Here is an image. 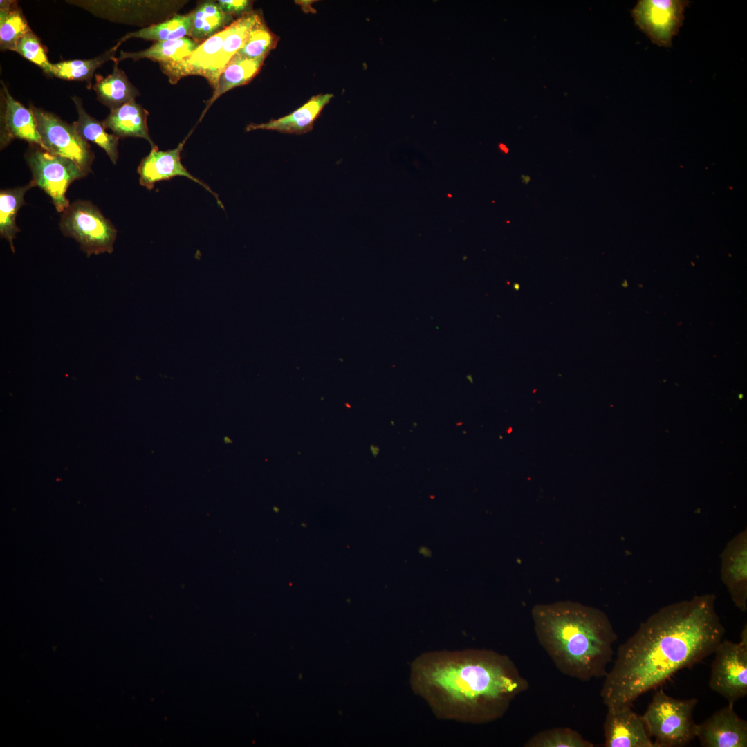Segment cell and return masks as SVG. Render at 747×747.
<instances>
[{
  "label": "cell",
  "mask_w": 747,
  "mask_h": 747,
  "mask_svg": "<svg viewBox=\"0 0 747 747\" xmlns=\"http://www.w3.org/2000/svg\"><path fill=\"white\" fill-rule=\"evenodd\" d=\"M263 21L258 12H250L243 15L226 27V34L218 59L212 69L209 84L214 90L216 88L221 73L243 46L251 30Z\"/></svg>",
  "instance_id": "cell-17"
},
{
  "label": "cell",
  "mask_w": 747,
  "mask_h": 747,
  "mask_svg": "<svg viewBox=\"0 0 747 747\" xmlns=\"http://www.w3.org/2000/svg\"><path fill=\"white\" fill-rule=\"evenodd\" d=\"M409 683L439 719L472 724L500 719L528 688L507 655L483 649L422 653L410 664Z\"/></svg>",
  "instance_id": "cell-2"
},
{
  "label": "cell",
  "mask_w": 747,
  "mask_h": 747,
  "mask_svg": "<svg viewBox=\"0 0 747 747\" xmlns=\"http://www.w3.org/2000/svg\"><path fill=\"white\" fill-rule=\"evenodd\" d=\"M697 699H679L658 690L642 715L646 729L654 738L655 747H682L696 737L693 720Z\"/></svg>",
  "instance_id": "cell-4"
},
{
  "label": "cell",
  "mask_w": 747,
  "mask_h": 747,
  "mask_svg": "<svg viewBox=\"0 0 747 747\" xmlns=\"http://www.w3.org/2000/svg\"><path fill=\"white\" fill-rule=\"evenodd\" d=\"M190 13L192 26L189 37L200 44L234 21L233 16L224 12L215 1L201 3Z\"/></svg>",
  "instance_id": "cell-21"
},
{
  "label": "cell",
  "mask_w": 747,
  "mask_h": 747,
  "mask_svg": "<svg viewBox=\"0 0 747 747\" xmlns=\"http://www.w3.org/2000/svg\"><path fill=\"white\" fill-rule=\"evenodd\" d=\"M714 653L709 687L728 703H734L747 694L746 624L739 643L722 640Z\"/></svg>",
  "instance_id": "cell-7"
},
{
  "label": "cell",
  "mask_w": 747,
  "mask_h": 747,
  "mask_svg": "<svg viewBox=\"0 0 747 747\" xmlns=\"http://www.w3.org/2000/svg\"><path fill=\"white\" fill-rule=\"evenodd\" d=\"M25 158L32 172L31 181L51 198L56 210L63 212L70 205L66 196L68 187L87 174L73 160L37 145H30Z\"/></svg>",
  "instance_id": "cell-6"
},
{
  "label": "cell",
  "mask_w": 747,
  "mask_h": 747,
  "mask_svg": "<svg viewBox=\"0 0 747 747\" xmlns=\"http://www.w3.org/2000/svg\"><path fill=\"white\" fill-rule=\"evenodd\" d=\"M30 30L31 29L17 3L14 1H1V49L15 51L19 40Z\"/></svg>",
  "instance_id": "cell-26"
},
{
  "label": "cell",
  "mask_w": 747,
  "mask_h": 747,
  "mask_svg": "<svg viewBox=\"0 0 747 747\" xmlns=\"http://www.w3.org/2000/svg\"><path fill=\"white\" fill-rule=\"evenodd\" d=\"M734 703L714 712L697 724L696 737L703 747H746L747 722L735 712Z\"/></svg>",
  "instance_id": "cell-11"
},
{
  "label": "cell",
  "mask_w": 747,
  "mask_h": 747,
  "mask_svg": "<svg viewBox=\"0 0 747 747\" xmlns=\"http://www.w3.org/2000/svg\"><path fill=\"white\" fill-rule=\"evenodd\" d=\"M370 450L374 457H376L380 452V448L374 445H371Z\"/></svg>",
  "instance_id": "cell-32"
},
{
  "label": "cell",
  "mask_w": 747,
  "mask_h": 747,
  "mask_svg": "<svg viewBox=\"0 0 747 747\" xmlns=\"http://www.w3.org/2000/svg\"><path fill=\"white\" fill-rule=\"evenodd\" d=\"M199 45L200 43L187 37L158 42L141 51L124 52L122 50L120 56L116 58V61L120 62L125 59L133 60L149 59L158 62L160 64L177 63L189 56Z\"/></svg>",
  "instance_id": "cell-22"
},
{
  "label": "cell",
  "mask_w": 747,
  "mask_h": 747,
  "mask_svg": "<svg viewBox=\"0 0 747 747\" xmlns=\"http://www.w3.org/2000/svg\"><path fill=\"white\" fill-rule=\"evenodd\" d=\"M603 729L605 747H655L642 717L631 706L608 708Z\"/></svg>",
  "instance_id": "cell-13"
},
{
  "label": "cell",
  "mask_w": 747,
  "mask_h": 747,
  "mask_svg": "<svg viewBox=\"0 0 747 747\" xmlns=\"http://www.w3.org/2000/svg\"><path fill=\"white\" fill-rule=\"evenodd\" d=\"M463 422H457V423H456V425L457 426H459V425L460 426V425H463Z\"/></svg>",
  "instance_id": "cell-33"
},
{
  "label": "cell",
  "mask_w": 747,
  "mask_h": 747,
  "mask_svg": "<svg viewBox=\"0 0 747 747\" xmlns=\"http://www.w3.org/2000/svg\"><path fill=\"white\" fill-rule=\"evenodd\" d=\"M59 227L64 236L79 243L88 257L113 250L117 230L89 201L77 200L70 204L61 216Z\"/></svg>",
  "instance_id": "cell-5"
},
{
  "label": "cell",
  "mask_w": 747,
  "mask_h": 747,
  "mask_svg": "<svg viewBox=\"0 0 747 747\" xmlns=\"http://www.w3.org/2000/svg\"><path fill=\"white\" fill-rule=\"evenodd\" d=\"M226 28L200 44L189 56L179 62L160 64L169 81L175 84L188 75H199L209 82L221 49Z\"/></svg>",
  "instance_id": "cell-15"
},
{
  "label": "cell",
  "mask_w": 747,
  "mask_h": 747,
  "mask_svg": "<svg viewBox=\"0 0 747 747\" xmlns=\"http://www.w3.org/2000/svg\"><path fill=\"white\" fill-rule=\"evenodd\" d=\"M531 615L538 642L562 673L584 681L606 676L618 637L604 611L564 600L536 605Z\"/></svg>",
  "instance_id": "cell-3"
},
{
  "label": "cell",
  "mask_w": 747,
  "mask_h": 747,
  "mask_svg": "<svg viewBox=\"0 0 747 747\" xmlns=\"http://www.w3.org/2000/svg\"><path fill=\"white\" fill-rule=\"evenodd\" d=\"M1 102V149L15 139L24 140L30 145L42 147L32 109L26 108L14 99L2 82Z\"/></svg>",
  "instance_id": "cell-14"
},
{
  "label": "cell",
  "mask_w": 747,
  "mask_h": 747,
  "mask_svg": "<svg viewBox=\"0 0 747 747\" xmlns=\"http://www.w3.org/2000/svg\"><path fill=\"white\" fill-rule=\"evenodd\" d=\"M35 116L42 148L52 154L75 162L86 174L91 170L94 154L73 124L50 112L30 105Z\"/></svg>",
  "instance_id": "cell-8"
},
{
  "label": "cell",
  "mask_w": 747,
  "mask_h": 747,
  "mask_svg": "<svg viewBox=\"0 0 747 747\" xmlns=\"http://www.w3.org/2000/svg\"><path fill=\"white\" fill-rule=\"evenodd\" d=\"M222 10L232 16H243L251 11V1L246 0H219L217 1Z\"/></svg>",
  "instance_id": "cell-31"
},
{
  "label": "cell",
  "mask_w": 747,
  "mask_h": 747,
  "mask_svg": "<svg viewBox=\"0 0 747 747\" xmlns=\"http://www.w3.org/2000/svg\"><path fill=\"white\" fill-rule=\"evenodd\" d=\"M35 185L31 181L27 185L15 188L1 190L0 192V234L6 239L15 252L13 240L20 232L15 220L20 208L26 204L24 195Z\"/></svg>",
  "instance_id": "cell-24"
},
{
  "label": "cell",
  "mask_w": 747,
  "mask_h": 747,
  "mask_svg": "<svg viewBox=\"0 0 747 747\" xmlns=\"http://www.w3.org/2000/svg\"><path fill=\"white\" fill-rule=\"evenodd\" d=\"M524 747H593L576 730L569 728H553L532 736Z\"/></svg>",
  "instance_id": "cell-28"
},
{
  "label": "cell",
  "mask_w": 747,
  "mask_h": 747,
  "mask_svg": "<svg viewBox=\"0 0 747 747\" xmlns=\"http://www.w3.org/2000/svg\"><path fill=\"white\" fill-rule=\"evenodd\" d=\"M721 579L735 605L747 610V530L745 528L726 544L721 555Z\"/></svg>",
  "instance_id": "cell-12"
},
{
  "label": "cell",
  "mask_w": 747,
  "mask_h": 747,
  "mask_svg": "<svg viewBox=\"0 0 747 747\" xmlns=\"http://www.w3.org/2000/svg\"><path fill=\"white\" fill-rule=\"evenodd\" d=\"M148 111L135 100L119 108L111 110L102 122L105 129L112 131L120 138L133 137L147 140L151 148L156 147L151 138L147 127Z\"/></svg>",
  "instance_id": "cell-18"
},
{
  "label": "cell",
  "mask_w": 747,
  "mask_h": 747,
  "mask_svg": "<svg viewBox=\"0 0 747 747\" xmlns=\"http://www.w3.org/2000/svg\"><path fill=\"white\" fill-rule=\"evenodd\" d=\"M277 43V36L262 21L251 30L247 41L237 54L250 59L266 57L275 48Z\"/></svg>",
  "instance_id": "cell-29"
},
{
  "label": "cell",
  "mask_w": 747,
  "mask_h": 747,
  "mask_svg": "<svg viewBox=\"0 0 747 747\" xmlns=\"http://www.w3.org/2000/svg\"><path fill=\"white\" fill-rule=\"evenodd\" d=\"M716 596H695L661 608L622 644L600 692L608 708L632 706L678 671L713 654L725 628Z\"/></svg>",
  "instance_id": "cell-1"
},
{
  "label": "cell",
  "mask_w": 747,
  "mask_h": 747,
  "mask_svg": "<svg viewBox=\"0 0 747 747\" xmlns=\"http://www.w3.org/2000/svg\"><path fill=\"white\" fill-rule=\"evenodd\" d=\"M15 51L50 75L52 64L42 42L31 30L19 40Z\"/></svg>",
  "instance_id": "cell-30"
},
{
  "label": "cell",
  "mask_w": 747,
  "mask_h": 747,
  "mask_svg": "<svg viewBox=\"0 0 747 747\" xmlns=\"http://www.w3.org/2000/svg\"><path fill=\"white\" fill-rule=\"evenodd\" d=\"M191 133L192 131L190 134ZM190 134L175 149L160 151L157 146L151 148L150 153L141 160L138 167L139 183L147 189L151 190L157 182L167 181L175 176L187 177L203 186L214 196L217 203L224 208L219 195L206 183L192 176L181 161V154Z\"/></svg>",
  "instance_id": "cell-10"
},
{
  "label": "cell",
  "mask_w": 747,
  "mask_h": 747,
  "mask_svg": "<svg viewBox=\"0 0 747 747\" xmlns=\"http://www.w3.org/2000/svg\"><path fill=\"white\" fill-rule=\"evenodd\" d=\"M333 97L331 93L314 95L291 113L266 123L248 124L246 130H270L290 134L307 133L311 131L315 121Z\"/></svg>",
  "instance_id": "cell-16"
},
{
  "label": "cell",
  "mask_w": 747,
  "mask_h": 747,
  "mask_svg": "<svg viewBox=\"0 0 747 747\" xmlns=\"http://www.w3.org/2000/svg\"><path fill=\"white\" fill-rule=\"evenodd\" d=\"M120 45L118 42L116 45L93 59L68 60L52 64L50 75L66 80L89 82L98 68L109 60H116V52Z\"/></svg>",
  "instance_id": "cell-27"
},
{
  "label": "cell",
  "mask_w": 747,
  "mask_h": 747,
  "mask_svg": "<svg viewBox=\"0 0 747 747\" xmlns=\"http://www.w3.org/2000/svg\"><path fill=\"white\" fill-rule=\"evenodd\" d=\"M114 64L112 73L106 77L99 75L95 76L96 82L93 87L98 100L111 111L135 100L139 95L138 89L118 68L116 58Z\"/></svg>",
  "instance_id": "cell-20"
},
{
  "label": "cell",
  "mask_w": 747,
  "mask_h": 747,
  "mask_svg": "<svg viewBox=\"0 0 747 747\" xmlns=\"http://www.w3.org/2000/svg\"><path fill=\"white\" fill-rule=\"evenodd\" d=\"M685 0H640L631 10L636 26L651 42L670 47L684 21Z\"/></svg>",
  "instance_id": "cell-9"
},
{
  "label": "cell",
  "mask_w": 747,
  "mask_h": 747,
  "mask_svg": "<svg viewBox=\"0 0 747 747\" xmlns=\"http://www.w3.org/2000/svg\"><path fill=\"white\" fill-rule=\"evenodd\" d=\"M266 57L250 59L236 54L226 65L220 75L213 95L206 102L199 121L201 120L210 106L221 95L229 90L245 85L250 82L259 72Z\"/></svg>",
  "instance_id": "cell-19"
},
{
  "label": "cell",
  "mask_w": 747,
  "mask_h": 747,
  "mask_svg": "<svg viewBox=\"0 0 747 747\" xmlns=\"http://www.w3.org/2000/svg\"><path fill=\"white\" fill-rule=\"evenodd\" d=\"M346 405H347V407H349V408L351 407V406H350V405H348V403H347V404H346Z\"/></svg>",
  "instance_id": "cell-34"
},
{
  "label": "cell",
  "mask_w": 747,
  "mask_h": 747,
  "mask_svg": "<svg viewBox=\"0 0 747 747\" xmlns=\"http://www.w3.org/2000/svg\"><path fill=\"white\" fill-rule=\"evenodd\" d=\"M78 118L72 124L79 136L85 141H91L98 145L107 154L113 164L118 157V146L119 138L114 134H109L105 131L102 122H100L91 116L84 109L80 98L73 97Z\"/></svg>",
  "instance_id": "cell-23"
},
{
  "label": "cell",
  "mask_w": 747,
  "mask_h": 747,
  "mask_svg": "<svg viewBox=\"0 0 747 747\" xmlns=\"http://www.w3.org/2000/svg\"><path fill=\"white\" fill-rule=\"evenodd\" d=\"M191 26L190 12L187 15H176L165 21L129 33L122 37L118 43L121 44L122 42L131 38H140L156 42L179 39L189 36Z\"/></svg>",
  "instance_id": "cell-25"
}]
</instances>
